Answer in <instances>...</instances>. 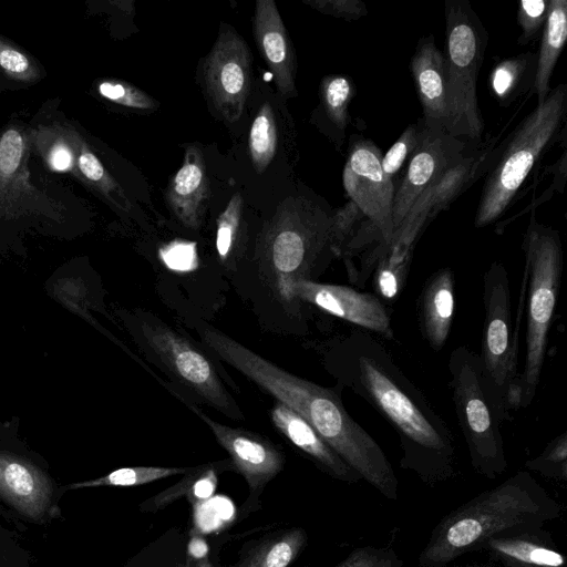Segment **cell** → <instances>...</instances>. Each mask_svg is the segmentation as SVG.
<instances>
[{"mask_svg":"<svg viewBox=\"0 0 567 567\" xmlns=\"http://www.w3.org/2000/svg\"><path fill=\"white\" fill-rule=\"evenodd\" d=\"M252 23L257 47L278 91L287 97L296 95L293 50L276 3L257 0Z\"/></svg>","mask_w":567,"mask_h":567,"instance_id":"obj_17","label":"cell"},{"mask_svg":"<svg viewBox=\"0 0 567 567\" xmlns=\"http://www.w3.org/2000/svg\"><path fill=\"white\" fill-rule=\"evenodd\" d=\"M353 81L346 75L324 76L320 84V102L323 114L332 130L331 136L340 148L350 121L349 105L354 97Z\"/></svg>","mask_w":567,"mask_h":567,"instance_id":"obj_28","label":"cell"},{"mask_svg":"<svg viewBox=\"0 0 567 567\" xmlns=\"http://www.w3.org/2000/svg\"><path fill=\"white\" fill-rule=\"evenodd\" d=\"M203 81L220 117L228 124L236 123L251 85V55L246 41L229 25L221 28L204 60Z\"/></svg>","mask_w":567,"mask_h":567,"instance_id":"obj_11","label":"cell"},{"mask_svg":"<svg viewBox=\"0 0 567 567\" xmlns=\"http://www.w3.org/2000/svg\"><path fill=\"white\" fill-rule=\"evenodd\" d=\"M188 408L210 429L216 441L229 454L234 470L245 478L249 493L243 513L255 512L259 508V497L266 485L284 468V453L258 433L218 423L195 404H188Z\"/></svg>","mask_w":567,"mask_h":567,"instance_id":"obj_13","label":"cell"},{"mask_svg":"<svg viewBox=\"0 0 567 567\" xmlns=\"http://www.w3.org/2000/svg\"><path fill=\"white\" fill-rule=\"evenodd\" d=\"M480 550L502 567H567L566 557L543 529L492 537Z\"/></svg>","mask_w":567,"mask_h":567,"instance_id":"obj_22","label":"cell"},{"mask_svg":"<svg viewBox=\"0 0 567 567\" xmlns=\"http://www.w3.org/2000/svg\"><path fill=\"white\" fill-rule=\"evenodd\" d=\"M537 53L526 52L497 63L489 78L498 102L508 106L534 84Z\"/></svg>","mask_w":567,"mask_h":567,"instance_id":"obj_27","label":"cell"},{"mask_svg":"<svg viewBox=\"0 0 567 567\" xmlns=\"http://www.w3.org/2000/svg\"><path fill=\"white\" fill-rule=\"evenodd\" d=\"M423 133V121L419 118L416 123L409 125L388 152L382 155L381 166L384 174L396 184L414 152L420 145Z\"/></svg>","mask_w":567,"mask_h":567,"instance_id":"obj_32","label":"cell"},{"mask_svg":"<svg viewBox=\"0 0 567 567\" xmlns=\"http://www.w3.org/2000/svg\"><path fill=\"white\" fill-rule=\"evenodd\" d=\"M79 166L82 174L94 183L104 185L106 192L116 188L112 179L107 176L100 159L91 152H83L79 157Z\"/></svg>","mask_w":567,"mask_h":567,"instance_id":"obj_41","label":"cell"},{"mask_svg":"<svg viewBox=\"0 0 567 567\" xmlns=\"http://www.w3.org/2000/svg\"><path fill=\"white\" fill-rule=\"evenodd\" d=\"M0 65L12 73H23L29 69V60L19 51L3 49L0 51Z\"/></svg>","mask_w":567,"mask_h":567,"instance_id":"obj_43","label":"cell"},{"mask_svg":"<svg viewBox=\"0 0 567 567\" xmlns=\"http://www.w3.org/2000/svg\"><path fill=\"white\" fill-rule=\"evenodd\" d=\"M375 143L352 136L343 167L342 183L350 200L379 228L386 249L393 235L392 210L395 186L381 166Z\"/></svg>","mask_w":567,"mask_h":567,"instance_id":"obj_12","label":"cell"},{"mask_svg":"<svg viewBox=\"0 0 567 567\" xmlns=\"http://www.w3.org/2000/svg\"><path fill=\"white\" fill-rule=\"evenodd\" d=\"M336 567H403L402 559L391 547L354 548Z\"/></svg>","mask_w":567,"mask_h":567,"instance_id":"obj_38","label":"cell"},{"mask_svg":"<svg viewBox=\"0 0 567 567\" xmlns=\"http://www.w3.org/2000/svg\"><path fill=\"white\" fill-rule=\"evenodd\" d=\"M209 195V178L203 153L196 145H188L183 165L172 177L166 189V203L181 224L198 230Z\"/></svg>","mask_w":567,"mask_h":567,"instance_id":"obj_20","label":"cell"},{"mask_svg":"<svg viewBox=\"0 0 567 567\" xmlns=\"http://www.w3.org/2000/svg\"><path fill=\"white\" fill-rule=\"evenodd\" d=\"M413 251L390 249L373 270L375 291L385 300H394L406 282Z\"/></svg>","mask_w":567,"mask_h":567,"instance_id":"obj_31","label":"cell"},{"mask_svg":"<svg viewBox=\"0 0 567 567\" xmlns=\"http://www.w3.org/2000/svg\"><path fill=\"white\" fill-rule=\"evenodd\" d=\"M567 40V0H549L548 13L540 34L533 91L542 105L549 91L554 68Z\"/></svg>","mask_w":567,"mask_h":567,"instance_id":"obj_24","label":"cell"},{"mask_svg":"<svg viewBox=\"0 0 567 567\" xmlns=\"http://www.w3.org/2000/svg\"><path fill=\"white\" fill-rule=\"evenodd\" d=\"M525 467L548 478L567 481V433L555 437L538 456L527 461Z\"/></svg>","mask_w":567,"mask_h":567,"instance_id":"obj_34","label":"cell"},{"mask_svg":"<svg viewBox=\"0 0 567 567\" xmlns=\"http://www.w3.org/2000/svg\"><path fill=\"white\" fill-rule=\"evenodd\" d=\"M99 92L107 100L132 109L154 111L158 103L142 90L116 81H104L99 85Z\"/></svg>","mask_w":567,"mask_h":567,"instance_id":"obj_37","label":"cell"},{"mask_svg":"<svg viewBox=\"0 0 567 567\" xmlns=\"http://www.w3.org/2000/svg\"><path fill=\"white\" fill-rule=\"evenodd\" d=\"M133 327L147 360L161 368L176 384L227 417L245 419L221 382L215 364L194 342L148 311L134 315Z\"/></svg>","mask_w":567,"mask_h":567,"instance_id":"obj_9","label":"cell"},{"mask_svg":"<svg viewBox=\"0 0 567 567\" xmlns=\"http://www.w3.org/2000/svg\"><path fill=\"white\" fill-rule=\"evenodd\" d=\"M193 326L213 354L301 415L350 467L374 458L378 443L349 415L334 390L285 371L202 319Z\"/></svg>","mask_w":567,"mask_h":567,"instance_id":"obj_2","label":"cell"},{"mask_svg":"<svg viewBox=\"0 0 567 567\" xmlns=\"http://www.w3.org/2000/svg\"><path fill=\"white\" fill-rule=\"evenodd\" d=\"M561 515L556 502L527 471H519L444 516L419 557L421 567H446L480 550L492 537L543 529Z\"/></svg>","mask_w":567,"mask_h":567,"instance_id":"obj_3","label":"cell"},{"mask_svg":"<svg viewBox=\"0 0 567 567\" xmlns=\"http://www.w3.org/2000/svg\"><path fill=\"white\" fill-rule=\"evenodd\" d=\"M338 375L395 430L401 467L424 483L447 481L455 473L454 437L423 393L370 333L357 330L338 344Z\"/></svg>","mask_w":567,"mask_h":567,"instance_id":"obj_1","label":"cell"},{"mask_svg":"<svg viewBox=\"0 0 567 567\" xmlns=\"http://www.w3.org/2000/svg\"><path fill=\"white\" fill-rule=\"evenodd\" d=\"M52 483L37 465L0 452V496L23 515L38 519L52 502Z\"/></svg>","mask_w":567,"mask_h":567,"instance_id":"obj_18","label":"cell"},{"mask_svg":"<svg viewBox=\"0 0 567 567\" xmlns=\"http://www.w3.org/2000/svg\"><path fill=\"white\" fill-rule=\"evenodd\" d=\"M549 0H520L517 22L520 28L518 44L526 45L542 34L547 18Z\"/></svg>","mask_w":567,"mask_h":567,"instance_id":"obj_36","label":"cell"},{"mask_svg":"<svg viewBox=\"0 0 567 567\" xmlns=\"http://www.w3.org/2000/svg\"><path fill=\"white\" fill-rule=\"evenodd\" d=\"M243 213V198L236 193L217 219L216 249L219 260L228 264L235 254Z\"/></svg>","mask_w":567,"mask_h":567,"instance_id":"obj_33","label":"cell"},{"mask_svg":"<svg viewBox=\"0 0 567 567\" xmlns=\"http://www.w3.org/2000/svg\"><path fill=\"white\" fill-rule=\"evenodd\" d=\"M491 155L464 154L451 165L414 203L404 221L395 231L390 249L413 251L426 225L477 179ZM388 250V251H389Z\"/></svg>","mask_w":567,"mask_h":567,"instance_id":"obj_15","label":"cell"},{"mask_svg":"<svg viewBox=\"0 0 567 567\" xmlns=\"http://www.w3.org/2000/svg\"><path fill=\"white\" fill-rule=\"evenodd\" d=\"M317 11L343 19L355 21L368 14L367 4L361 0H302Z\"/></svg>","mask_w":567,"mask_h":567,"instance_id":"obj_39","label":"cell"},{"mask_svg":"<svg viewBox=\"0 0 567 567\" xmlns=\"http://www.w3.org/2000/svg\"><path fill=\"white\" fill-rule=\"evenodd\" d=\"M189 567H214L208 556L195 560Z\"/></svg>","mask_w":567,"mask_h":567,"instance_id":"obj_45","label":"cell"},{"mask_svg":"<svg viewBox=\"0 0 567 567\" xmlns=\"http://www.w3.org/2000/svg\"><path fill=\"white\" fill-rule=\"evenodd\" d=\"M484 324L478 355L483 385L501 423L518 409L517 334L512 320L508 274L495 260L483 277Z\"/></svg>","mask_w":567,"mask_h":567,"instance_id":"obj_8","label":"cell"},{"mask_svg":"<svg viewBox=\"0 0 567 567\" xmlns=\"http://www.w3.org/2000/svg\"><path fill=\"white\" fill-rule=\"evenodd\" d=\"M365 218L368 217L350 199L343 206L332 212L331 247L334 256H341L343 248Z\"/></svg>","mask_w":567,"mask_h":567,"instance_id":"obj_35","label":"cell"},{"mask_svg":"<svg viewBox=\"0 0 567 567\" xmlns=\"http://www.w3.org/2000/svg\"><path fill=\"white\" fill-rule=\"evenodd\" d=\"M189 467L131 466L117 468L99 478L71 484L69 488L100 486L132 487L152 483L174 475H184Z\"/></svg>","mask_w":567,"mask_h":567,"instance_id":"obj_30","label":"cell"},{"mask_svg":"<svg viewBox=\"0 0 567 567\" xmlns=\"http://www.w3.org/2000/svg\"><path fill=\"white\" fill-rule=\"evenodd\" d=\"M292 295L295 301L313 305L364 330L393 339L391 317L373 293L342 285L302 280L293 286Z\"/></svg>","mask_w":567,"mask_h":567,"instance_id":"obj_16","label":"cell"},{"mask_svg":"<svg viewBox=\"0 0 567 567\" xmlns=\"http://www.w3.org/2000/svg\"><path fill=\"white\" fill-rule=\"evenodd\" d=\"M566 111L567 84L561 83L516 127L483 185L476 228L493 224L512 206L536 164L566 134Z\"/></svg>","mask_w":567,"mask_h":567,"instance_id":"obj_5","label":"cell"},{"mask_svg":"<svg viewBox=\"0 0 567 567\" xmlns=\"http://www.w3.org/2000/svg\"><path fill=\"white\" fill-rule=\"evenodd\" d=\"M452 399L467 445L471 464L494 480L507 468L501 422L485 392L478 355L466 346L456 347L449 359Z\"/></svg>","mask_w":567,"mask_h":567,"instance_id":"obj_10","label":"cell"},{"mask_svg":"<svg viewBox=\"0 0 567 567\" xmlns=\"http://www.w3.org/2000/svg\"><path fill=\"white\" fill-rule=\"evenodd\" d=\"M23 153V141L16 130L7 131L0 138V172L13 174L20 164Z\"/></svg>","mask_w":567,"mask_h":567,"instance_id":"obj_40","label":"cell"},{"mask_svg":"<svg viewBox=\"0 0 567 567\" xmlns=\"http://www.w3.org/2000/svg\"><path fill=\"white\" fill-rule=\"evenodd\" d=\"M332 212L307 196L287 198L265 229L259 264L271 290L284 305L295 302L292 288L311 275L320 260L333 255Z\"/></svg>","mask_w":567,"mask_h":567,"instance_id":"obj_4","label":"cell"},{"mask_svg":"<svg viewBox=\"0 0 567 567\" xmlns=\"http://www.w3.org/2000/svg\"><path fill=\"white\" fill-rule=\"evenodd\" d=\"M465 147L464 141L446 132L431 130L423 123L420 145L404 167L395 187L392 210L393 235L416 199L465 154Z\"/></svg>","mask_w":567,"mask_h":567,"instance_id":"obj_14","label":"cell"},{"mask_svg":"<svg viewBox=\"0 0 567 567\" xmlns=\"http://www.w3.org/2000/svg\"><path fill=\"white\" fill-rule=\"evenodd\" d=\"M167 261L173 264L172 267L182 268L186 267L195 255L194 245L189 243H176L167 247L165 251Z\"/></svg>","mask_w":567,"mask_h":567,"instance_id":"obj_42","label":"cell"},{"mask_svg":"<svg viewBox=\"0 0 567 567\" xmlns=\"http://www.w3.org/2000/svg\"><path fill=\"white\" fill-rule=\"evenodd\" d=\"M277 126L271 105L265 102L254 118L249 132V153L258 174L264 173L277 151Z\"/></svg>","mask_w":567,"mask_h":567,"instance_id":"obj_29","label":"cell"},{"mask_svg":"<svg viewBox=\"0 0 567 567\" xmlns=\"http://www.w3.org/2000/svg\"><path fill=\"white\" fill-rule=\"evenodd\" d=\"M524 284L527 291L525 362L518 379V409L535 398L544 365L563 272V245L559 233L539 223L532 210L523 239Z\"/></svg>","mask_w":567,"mask_h":567,"instance_id":"obj_6","label":"cell"},{"mask_svg":"<svg viewBox=\"0 0 567 567\" xmlns=\"http://www.w3.org/2000/svg\"><path fill=\"white\" fill-rule=\"evenodd\" d=\"M410 70L422 105L426 127L446 132L447 102L444 55L433 35L422 37L410 61Z\"/></svg>","mask_w":567,"mask_h":567,"instance_id":"obj_19","label":"cell"},{"mask_svg":"<svg viewBox=\"0 0 567 567\" xmlns=\"http://www.w3.org/2000/svg\"><path fill=\"white\" fill-rule=\"evenodd\" d=\"M270 419L277 431L307 455L321 471L346 483H357L361 480L324 442L311 424L292 409L276 402L270 410Z\"/></svg>","mask_w":567,"mask_h":567,"instance_id":"obj_21","label":"cell"},{"mask_svg":"<svg viewBox=\"0 0 567 567\" xmlns=\"http://www.w3.org/2000/svg\"><path fill=\"white\" fill-rule=\"evenodd\" d=\"M307 543V532L301 527L277 530L255 540L234 567H289Z\"/></svg>","mask_w":567,"mask_h":567,"instance_id":"obj_25","label":"cell"},{"mask_svg":"<svg viewBox=\"0 0 567 567\" xmlns=\"http://www.w3.org/2000/svg\"><path fill=\"white\" fill-rule=\"evenodd\" d=\"M444 13L446 133L480 141L484 123L476 83L487 48V31L468 0H446Z\"/></svg>","mask_w":567,"mask_h":567,"instance_id":"obj_7","label":"cell"},{"mask_svg":"<svg viewBox=\"0 0 567 567\" xmlns=\"http://www.w3.org/2000/svg\"><path fill=\"white\" fill-rule=\"evenodd\" d=\"M454 272L442 268L426 280L419 299V320L430 347L440 351L446 343L454 313Z\"/></svg>","mask_w":567,"mask_h":567,"instance_id":"obj_23","label":"cell"},{"mask_svg":"<svg viewBox=\"0 0 567 567\" xmlns=\"http://www.w3.org/2000/svg\"><path fill=\"white\" fill-rule=\"evenodd\" d=\"M228 470H234L230 458L189 467L182 480L144 501L140 509L146 513L157 512L184 495L192 497V501L207 497L215 491L219 474Z\"/></svg>","mask_w":567,"mask_h":567,"instance_id":"obj_26","label":"cell"},{"mask_svg":"<svg viewBox=\"0 0 567 567\" xmlns=\"http://www.w3.org/2000/svg\"><path fill=\"white\" fill-rule=\"evenodd\" d=\"M51 166L59 172H65L72 166V155L70 151L63 146H56L50 156Z\"/></svg>","mask_w":567,"mask_h":567,"instance_id":"obj_44","label":"cell"}]
</instances>
